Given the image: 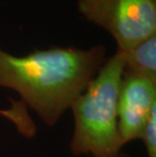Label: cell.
I'll return each mask as SVG.
<instances>
[{
	"label": "cell",
	"instance_id": "3",
	"mask_svg": "<svg viewBox=\"0 0 156 157\" xmlns=\"http://www.w3.org/2000/svg\"><path fill=\"white\" fill-rule=\"evenodd\" d=\"M86 21L107 31L128 52L156 35V0H76Z\"/></svg>",
	"mask_w": 156,
	"mask_h": 157
},
{
	"label": "cell",
	"instance_id": "5",
	"mask_svg": "<svg viewBox=\"0 0 156 157\" xmlns=\"http://www.w3.org/2000/svg\"><path fill=\"white\" fill-rule=\"evenodd\" d=\"M125 56V71L156 79V35L139 43Z\"/></svg>",
	"mask_w": 156,
	"mask_h": 157
},
{
	"label": "cell",
	"instance_id": "4",
	"mask_svg": "<svg viewBox=\"0 0 156 157\" xmlns=\"http://www.w3.org/2000/svg\"><path fill=\"white\" fill-rule=\"evenodd\" d=\"M156 108V79L124 70L118 101V129L123 146L142 133Z\"/></svg>",
	"mask_w": 156,
	"mask_h": 157
},
{
	"label": "cell",
	"instance_id": "7",
	"mask_svg": "<svg viewBox=\"0 0 156 157\" xmlns=\"http://www.w3.org/2000/svg\"><path fill=\"white\" fill-rule=\"evenodd\" d=\"M114 157H129L127 154H125V153H120V154H118L117 156H114Z\"/></svg>",
	"mask_w": 156,
	"mask_h": 157
},
{
	"label": "cell",
	"instance_id": "2",
	"mask_svg": "<svg viewBox=\"0 0 156 157\" xmlns=\"http://www.w3.org/2000/svg\"><path fill=\"white\" fill-rule=\"evenodd\" d=\"M125 62V53L119 50L105 59L87 87L72 103V154L114 157L121 153L118 101Z\"/></svg>",
	"mask_w": 156,
	"mask_h": 157
},
{
	"label": "cell",
	"instance_id": "6",
	"mask_svg": "<svg viewBox=\"0 0 156 157\" xmlns=\"http://www.w3.org/2000/svg\"><path fill=\"white\" fill-rule=\"evenodd\" d=\"M141 140L144 142L148 157H156V108L146 123Z\"/></svg>",
	"mask_w": 156,
	"mask_h": 157
},
{
	"label": "cell",
	"instance_id": "1",
	"mask_svg": "<svg viewBox=\"0 0 156 157\" xmlns=\"http://www.w3.org/2000/svg\"><path fill=\"white\" fill-rule=\"evenodd\" d=\"M105 48H51L18 57L0 48V87L12 89L46 126L57 125L105 61Z\"/></svg>",
	"mask_w": 156,
	"mask_h": 157
}]
</instances>
